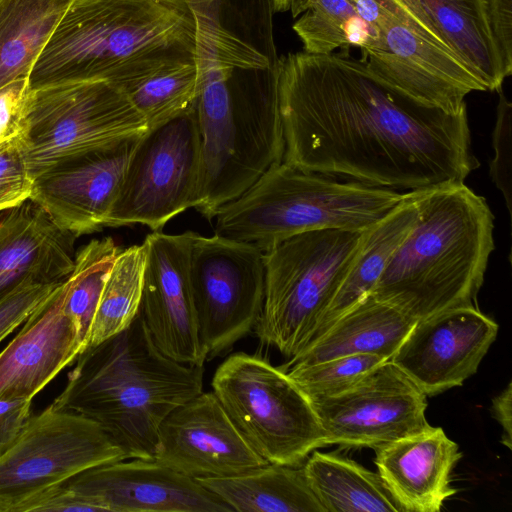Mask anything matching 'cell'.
Segmentation results:
<instances>
[{"mask_svg":"<svg viewBox=\"0 0 512 512\" xmlns=\"http://www.w3.org/2000/svg\"><path fill=\"white\" fill-rule=\"evenodd\" d=\"M283 161L301 170L391 190L464 182L479 162L467 109L423 104L348 54L278 61Z\"/></svg>","mask_w":512,"mask_h":512,"instance_id":"obj_1","label":"cell"},{"mask_svg":"<svg viewBox=\"0 0 512 512\" xmlns=\"http://www.w3.org/2000/svg\"><path fill=\"white\" fill-rule=\"evenodd\" d=\"M196 30L184 0H72L37 58L29 85L122 86L195 62Z\"/></svg>","mask_w":512,"mask_h":512,"instance_id":"obj_2","label":"cell"},{"mask_svg":"<svg viewBox=\"0 0 512 512\" xmlns=\"http://www.w3.org/2000/svg\"><path fill=\"white\" fill-rule=\"evenodd\" d=\"M417 218L371 295L414 321L475 306L494 249V216L464 182L409 191Z\"/></svg>","mask_w":512,"mask_h":512,"instance_id":"obj_3","label":"cell"},{"mask_svg":"<svg viewBox=\"0 0 512 512\" xmlns=\"http://www.w3.org/2000/svg\"><path fill=\"white\" fill-rule=\"evenodd\" d=\"M204 371L165 356L139 311L126 329L77 357L52 404L97 422L128 458L154 459L161 422L203 391Z\"/></svg>","mask_w":512,"mask_h":512,"instance_id":"obj_4","label":"cell"},{"mask_svg":"<svg viewBox=\"0 0 512 512\" xmlns=\"http://www.w3.org/2000/svg\"><path fill=\"white\" fill-rule=\"evenodd\" d=\"M200 85L193 110L200 163L193 203L207 220L283 161L278 65L222 63L197 44Z\"/></svg>","mask_w":512,"mask_h":512,"instance_id":"obj_5","label":"cell"},{"mask_svg":"<svg viewBox=\"0 0 512 512\" xmlns=\"http://www.w3.org/2000/svg\"><path fill=\"white\" fill-rule=\"evenodd\" d=\"M403 198L395 190L340 181L282 161L219 208L215 234L266 252L307 231L366 230Z\"/></svg>","mask_w":512,"mask_h":512,"instance_id":"obj_6","label":"cell"},{"mask_svg":"<svg viewBox=\"0 0 512 512\" xmlns=\"http://www.w3.org/2000/svg\"><path fill=\"white\" fill-rule=\"evenodd\" d=\"M363 231L321 229L263 252L264 302L254 328L262 344L289 359L303 350L340 287Z\"/></svg>","mask_w":512,"mask_h":512,"instance_id":"obj_7","label":"cell"},{"mask_svg":"<svg viewBox=\"0 0 512 512\" xmlns=\"http://www.w3.org/2000/svg\"><path fill=\"white\" fill-rule=\"evenodd\" d=\"M211 386L246 442L266 462L300 466L326 445L309 397L283 367L264 357L229 355Z\"/></svg>","mask_w":512,"mask_h":512,"instance_id":"obj_8","label":"cell"},{"mask_svg":"<svg viewBox=\"0 0 512 512\" xmlns=\"http://www.w3.org/2000/svg\"><path fill=\"white\" fill-rule=\"evenodd\" d=\"M147 130L145 119L119 86L84 81L31 89L19 137L35 179L70 158Z\"/></svg>","mask_w":512,"mask_h":512,"instance_id":"obj_9","label":"cell"},{"mask_svg":"<svg viewBox=\"0 0 512 512\" xmlns=\"http://www.w3.org/2000/svg\"><path fill=\"white\" fill-rule=\"evenodd\" d=\"M127 458L97 422L51 403L0 455V512H23L77 474Z\"/></svg>","mask_w":512,"mask_h":512,"instance_id":"obj_10","label":"cell"},{"mask_svg":"<svg viewBox=\"0 0 512 512\" xmlns=\"http://www.w3.org/2000/svg\"><path fill=\"white\" fill-rule=\"evenodd\" d=\"M200 163L193 107L148 128L130 155L106 227L143 224L160 231L193 207Z\"/></svg>","mask_w":512,"mask_h":512,"instance_id":"obj_11","label":"cell"},{"mask_svg":"<svg viewBox=\"0 0 512 512\" xmlns=\"http://www.w3.org/2000/svg\"><path fill=\"white\" fill-rule=\"evenodd\" d=\"M189 277L207 359L221 356L251 333L260 318L263 252L251 243L195 233Z\"/></svg>","mask_w":512,"mask_h":512,"instance_id":"obj_12","label":"cell"},{"mask_svg":"<svg viewBox=\"0 0 512 512\" xmlns=\"http://www.w3.org/2000/svg\"><path fill=\"white\" fill-rule=\"evenodd\" d=\"M426 398L387 360L348 388L309 399L326 445L375 448L427 429Z\"/></svg>","mask_w":512,"mask_h":512,"instance_id":"obj_13","label":"cell"},{"mask_svg":"<svg viewBox=\"0 0 512 512\" xmlns=\"http://www.w3.org/2000/svg\"><path fill=\"white\" fill-rule=\"evenodd\" d=\"M385 7L387 12L377 25L378 41L360 59L372 75L423 104L450 113L466 108L469 93L487 91L453 52L428 40Z\"/></svg>","mask_w":512,"mask_h":512,"instance_id":"obj_14","label":"cell"},{"mask_svg":"<svg viewBox=\"0 0 512 512\" xmlns=\"http://www.w3.org/2000/svg\"><path fill=\"white\" fill-rule=\"evenodd\" d=\"M193 231H152L144 239L146 265L140 312L156 347L183 364L204 366L207 355L200 337L189 277Z\"/></svg>","mask_w":512,"mask_h":512,"instance_id":"obj_15","label":"cell"},{"mask_svg":"<svg viewBox=\"0 0 512 512\" xmlns=\"http://www.w3.org/2000/svg\"><path fill=\"white\" fill-rule=\"evenodd\" d=\"M498 329L476 306L452 308L417 321L390 360L434 396L477 372Z\"/></svg>","mask_w":512,"mask_h":512,"instance_id":"obj_16","label":"cell"},{"mask_svg":"<svg viewBox=\"0 0 512 512\" xmlns=\"http://www.w3.org/2000/svg\"><path fill=\"white\" fill-rule=\"evenodd\" d=\"M154 460L193 479L229 476L268 463L249 446L212 391H202L165 417Z\"/></svg>","mask_w":512,"mask_h":512,"instance_id":"obj_17","label":"cell"},{"mask_svg":"<svg viewBox=\"0 0 512 512\" xmlns=\"http://www.w3.org/2000/svg\"><path fill=\"white\" fill-rule=\"evenodd\" d=\"M139 137L75 156L41 173L30 199L74 237L101 231Z\"/></svg>","mask_w":512,"mask_h":512,"instance_id":"obj_18","label":"cell"},{"mask_svg":"<svg viewBox=\"0 0 512 512\" xmlns=\"http://www.w3.org/2000/svg\"><path fill=\"white\" fill-rule=\"evenodd\" d=\"M64 484L106 512H233L195 479L154 459L127 458L99 465Z\"/></svg>","mask_w":512,"mask_h":512,"instance_id":"obj_19","label":"cell"},{"mask_svg":"<svg viewBox=\"0 0 512 512\" xmlns=\"http://www.w3.org/2000/svg\"><path fill=\"white\" fill-rule=\"evenodd\" d=\"M63 283L0 352V399L32 400L87 348L64 309Z\"/></svg>","mask_w":512,"mask_h":512,"instance_id":"obj_20","label":"cell"},{"mask_svg":"<svg viewBox=\"0 0 512 512\" xmlns=\"http://www.w3.org/2000/svg\"><path fill=\"white\" fill-rule=\"evenodd\" d=\"M373 449L378 474L402 512H438L457 492L451 472L462 453L441 427L430 425Z\"/></svg>","mask_w":512,"mask_h":512,"instance_id":"obj_21","label":"cell"},{"mask_svg":"<svg viewBox=\"0 0 512 512\" xmlns=\"http://www.w3.org/2000/svg\"><path fill=\"white\" fill-rule=\"evenodd\" d=\"M74 237L28 199L0 211V300L34 278L62 282L74 268Z\"/></svg>","mask_w":512,"mask_h":512,"instance_id":"obj_22","label":"cell"},{"mask_svg":"<svg viewBox=\"0 0 512 512\" xmlns=\"http://www.w3.org/2000/svg\"><path fill=\"white\" fill-rule=\"evenodd\" d=\"M411 26L453 52L485 85L502 88L506 78L492 38L484 0H394Z\"/></svg>","mask_w":512,"mask_h":512,"instance_id":"obj_23","label":"cell"},{"mask_svg":"<svg viewBox=\"0 0 512 512\" xmlns=\"http://www.w3.org/2000/svg\"><path fill=\"white\" fill-rule=\"evenodd\" d=\"M196 21L197 41L222 63L276 67L272 0H184Z\"/></svg>","mask_w":512,"mask_h":512,"instance_id":"obj_24","label":"cell"},{"mask_svg":"<svg viewBox=\"0 0 512 512\" xmlns=\"http://www.w3.org/2000/svg\"><path fill=\"white\" fill-rule=\"evenodd\" d=\"M415 323L396 307L369 294L282 367L354 354H373L390 360Z\"/></svg>","mask_w":512,"mask_h":512,"instance_id":"obj_25","label":"cell"},{"mask_svg":"<svg viewBox=\"0 0 512 512\" xmlns=\"http://www.w3.org/2000/svg\"><path fill=\"white\" fill-rule=\"evenodd\" d=\"M239 512H326L302 466L266 463L224 477L195 479Z\"/></svg>","mask_w":512,"mask_h":512,"instance_id":"obj_26","label":"cell"},{"mask_svg":"<svg viewBox=\"0 0 512 512\" xmlns=\"http://www.w3.org/2000/svg\"><path fill=\"white\" fill-rule=\"evenodd\" d=\"M416 218L417 210L408 191L404 193L399 204L364 231L352 263L311 341L321 336L341 315L371 294L390 257L411 230Z\"/></svg>","mask_w":512,"mask_h":512,"instance_id":"obj_27","label":"cell"},{"mask_svg":"<svg viewBox=\"0 0 512 512\" xmlns=\"http://www.w3.org/2000/svg\"><path fill=\"white\" fill-rule=\"evenodd\" d=\"M302 467L326 512H402L379 474L351 459L314 450Z\"/></svg>","mask_w":512,"mask_h":512,"instance_id":"obj_28","label":"cell"},{"mask_svg":"<svg viewBox=\"0 0 512 512\" xmlns=\"http://www.w3.org/2000/svg\"><path fill=\"white\" fill-rule=\"evenodd\" d=\"M72 0H0V88L29 74Z\"/></svg>","mask_w":512,"mask_h":512,"instance_id":"obj_29","label":"cell"},{"mask_svg":"<svg viewBox=\"0 0 512 512\" xmlns=\"http://www.w3.org/2000/svg\"><path fill=\"white\" fill-rule=\"evenodd\" d=\"M289 10L297 18L293 30L306 53L328 55L338 48L354 46L363 54L378 41L379 33L360 17L349 0H293Z\"/></svg>","mask_w":512,"mask_h":512,"instance_id":"obj_30","label":"cell"},{"mask_svg":"<svg viewBox=\"0 0 512 512\" xmlns=\"http://www.w3.org/2000/svg\"><path fill=\"white\" fill-rule=\"evenodd\" d=\"M145 265L144 242L121 249L102 290L87 348L123 331L137 316L141 305Z\"/></svg>","mask_w":512,"mask_h":512,"instance_id":"obj_31","label":"cell"},{"mask_svg":"<svg viewBox=\"0 0 512 512\" xmlns=\"http://www.w3.org/2000/svg\"><path fill=\"white\" fill-rule=\"evenodd\" d=\"M200 76V68L195 61L164 68L119 87L151 128L193 107Z\"/></svg>","mask_w":512,"mask_h":512,"instance_id":"obj_32","label":"cell"},{"mask_svg":"<svg viewBox=\"0 0 512 512\" xmlns=\"http://www.w3.org/2000/svg\"><path fill=\"white\" fill-rule=\"evenodd\" d=\"M384 361L378 355L354 354L284 369L309 398H315L348 388Z\"/></svg>","mask_w":512,"mask_h":512,"instance_id":"obj_33","label":"cell"},{"mask_svg":"<svg viewBox=\"0 0 512 512\" xmlns=\"http://www.w3.org/2000/svg\"><path fill=\"white\" fill-rule=\"evenodd\" d=\"M64 281L31 278L3 297L0 300V341L45 305Z\"/></svg>","mask_w":512,"mask_h":512,"instance_id":"obj_34","label":"cell"},{"mask_svg":"<svg viewBox=\"0 0 512 512\" xmlns=\"http://www.w3.org/2000/svg\"><path fill=\"white\" fill-rule=\"evenodd\" d=\"M33 183L20 137L1 143L0 209L10 208L30 199Z\"/></svg>","mask_w":512,"mask_h":512,"instance_id":"obj_35","label":"cell"},{"mask_svg":"<svg viewBox=\"0 0 512 512\" xmlns=\"http://www.w3.org/2000/svg\"><path fill=\"white\" fill-rule=\"evenodd\" d=\"M499 101L497 118L493 131L495 157L490 164V176L496 187L502 192L511 215V118L512 104L502 88L497 90Z\"/></svg>","mask_w":512,"mask_h":512,"instance_id":"obj_36","label":"cell"},{"mask_svg":"<svg viewBox=\"0 0 512 512\" xmlns=\"http://www.w3.org/2000/svg\"><path fill=\"white\" fill-rule=\"evenodd\" d=\"M30 94L28 78L17 79L0 88V144L21 134Z\"/></svg>","mask_w":512,"mask_h":512,"instance_id":"obj_37","label":"cell"},{"mask_svg":"<svg viewBox=\"0 0 512 512\" xmlns=\"http://www.w3.org/2000/svg\"><path fill=\"white\" fill-rule=\"evenodd\" d=\"M489 29L506 77L512 73V0H484Z\"/></svg>","mask_w":512,"mask_h":512,"instance_id":"obj_38","label":"cell"},{"mask_svg":"<svg viewBox=\"0 0 512 512\" xmlns=\"http://www.w3.org/2000/svg\"><path fill=\"white\" fill-rule=\"evenodd\" d=\"M66 511L104 512L105 509L87 496L62 484L28 504L23 512Z\"/></svg>","mask_w":512,"mask_h":512,"instance_id":"obj_39","label":"cell"},{"mask_svg":"<svg viewBox=\"0 0 512 512\" xmlns=\"http://www.w3.org/2000/svg\"><path fill=\"white\" fill-rule=\"evenodd\" d=\"M32 400L0 399V455L19 437L31 417Z\"/></svg>","mask_w":512,"mask_h":512,"instance_id":"obj_40","label":"cell"},{"mask_svg":"<svg viewBox=\"0 0 512 512\" xmlns=\"http://www.w3.org/2000/svg\"><path fill=\"white\" fill-rule=\"evenodd\" d=\"M491 414L502 428L501 443L512 448V383L492 399Z\"/></svg>","mask_w":512,"mask_h":512,"instance_id":"obj_41","label":"cell"},{"mask_svg":"<svg viewBox=\"0 0 512 512\" xmlns=\"http://www.w3.org/2000/svg\"><path fill=\"white\" fill-rule=\"evenodd\" d=\"M293 0H272L274 12H285L290 9Z\"/></svg>","mask_w":512,"mask_h":512,"instance_id":"obj_42","label":"cell"},{"mask_svg":"<svg viewBox=\"0 0 512 512\" xmlns=\"http://www.w3.org/2000/svg\"><path fill=\"white\" fill-rule=\"evenodd\" d=\"M0 211H1V209H0Z\"/></svg>","mask_w":512,"mask_h":512,"instance_id":"obj_43","label":"cell"}]
</instances>
